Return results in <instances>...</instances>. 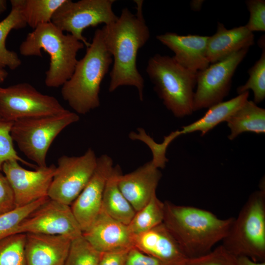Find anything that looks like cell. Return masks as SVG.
<instances>
[{
    "instance_id": "cell-16",
    "label": "cell",
    "mask_w": 265,
    "mask_h": 265,
    "mask_svg": "<svg viewBox=\"0 0 265 265\" xmlns=\"http://www.w3.org/2000/svg\"><path fill=\"white\" fill-rule=\"evenodd\" d=\"M156 38L174 53L173 57L186 68L198 72L210 65L207 55L209 36L166 32Z\"/></svg>"
},
{
    "instance_id": "cell-42",
    "label": "cell",
    "mask_w": 265,
    "mask_h": 265,
    "mask_svg": "<svg viewBox=\"0 0 265 265\" xmlns=\"http://www.w3.org/2000/svg\"><path fill=\"white\" fill-rule=\"evenodd\" d=\"M181 263H180V264H178L174 265H180Z\"/></svg>"
},
{
    "instance_id": "cell-15",
    "label": "cell",
    "mask_w": 265,
    "mask_h": 265,
    "mask_svg": "<svg viewBox=\"0 0 265 265\" xmlns=\"http://www.w3.org/2000/svg\"><path fill=\"white\" fill-rule=\"evenodd\" d=\"M82 235L101 253L129 250L134 247L133 235L128 225L111 218L103 210Z\"/></svg>"
},
{
    "instance_id": "cell-17",
    "label": "cell",
    "mask_w": 265,
    "mask_h": 265,
    "mask_svg": "<svg viewBox=\"0 0 265 265\" xmlns=\"http://www.w3.org/2000/svg\"><path fill=\"white\" fill-rule=\"evenodd\" d=\"M161 177L159 168L151 160L136 170L118 178V186L135 212L143 207L156 193Z\"/></svg>"
},
{
    "instance_id": "cell-24",
    "label": "cell",
    "mask_w": 265,
    "mask_h": 265,
    "mask_svg": "<svg viewBox=\"0 0 265 265\" xmlns=\"http://www.w3.org/2000/svg\"><path fill=\"white\" fill-rule=\"evenodd\" d=\"M11 9L9 14L0 22V69L8 67L11 70L18 68L21 60L15 52L6 47V39L13 29L26 26V24L21 14L19 0H11Z\"/></svg>"
},
{
    "instance_id": "cell-38",
    "label": "cell",
    "mask_w": 265,
    "mask_h": 265,
    "mask_svg": "<svg viewBox=\"0 0 265 265\" xmlns=\"http://www.w3.org/2000/svg\"><path fill=\"white\" fill-rule=\"evenodd\" d=\"M237 265H265V262H256L244 256L236 257Z\"/></svg>"
},
{
    "instance_id": "cell-25",
    "label": "cell",
    "mask_w": 265,
    "mask_h": 265,
    "mask_svg": "<svg viewBox=\"0 0 265 265\" xmlns=\"http://www.w3.org/2000/svg\"><path fill=\"white\" fill-rule=\"evenodd\" d=\"M21 14L26 25L33 29L51 22L52 17L66 0H19Z\"/></svg>"
},
{
    "instance_id": "cell-23",
    "label": "cell",
    "mask_w": 265,
    "mask_h": 265,
    "mask_svg": "<svg viewBox=\"0 0 265 265\" xmlns=\"http://www.w3.org/2000/svg\"><path fill=\"white\" fill-rule=\"evenodd\" d=\"M226 122L230 130V140L245 132L264 133L265 109L247 100Z\"/></svg>"
},
{
    "instance_id": "cell-7",
    "label": "cell",
    "mask_w": 265,
    "mask_h": 265,
    "mask_svg": "<svg viewBox=\"0 0 265 265\" xmlns=\"http://www.w3.org/2000/svg\"><path fill=\"white\" fill-rule=\"evenodd\" d=\"M79 119L78 114L68 110L56 114L22 119L13 122L11 134L21 152L38 167H44L47 166V154L54 139Z\"/></svg>"
},
{
    "instance_id": "cell-2",
    "label": "cell",
    "mask_w": 265,
    "mask_h": 265,
    "mask_svg": "<svg viewBox=\"0 0 265 265\" xmlns=\"http://www.w3.org/2000/svg\"><path fill=\"white\" fill-rule=\"evenodd\" d=\"M163 223L187 258L205 255L228 234L234 217L218 218L195 207L164 202Z\"/></svg>"
},
{
    "instance_id": "cell-32",
    "label": "cell",
    "mask_w": 265,
    "mask_h": 265,
    "mask_svg": "<svg viewBox=\"0 0 265 265\" xmlns=\"http://www.w3.org/2000/svg\"><path fill=\"white\" fill-rule=\"evenodd\" d=\"M180 265H237V264L236 257L220 245L205 255L187 258Z\"/></svg>"
},
{
    "instance_id": "cell-10",
    "label": "cell",
    "mask_w": 265,
    "mask_h": 265,
    "mask_svg": "<svg viewBox=\"0 0 265 265\" xmlns=\"http://www.w3.org/2000/svg\"><path fill=\"white\" fill-rule=\"evenodd\" d=\"M97 158L91 148L80 156L63 155L58 158L48 197L71 206L93 175Z\"/></svg>"
},
{
    "instance_id": "cell-9",
    "label": "cell",
    "mask_w": 265,
    "mask_h": 265,
    "mask_svg": "<svg viewBox=\"0 0 265 265\" xmlns=\"http://www.w3.org/2000/svg\"><path fill=\"white\" fill-rule=\"evenodd\" d=\"M114 0H66L53 14L51 22L82 42L86 47L90 43L82 35L88 27L101 24L109 25L118 19L112 9Z\"/></svg>"
},
{
    "instance_id": "cell-39",
    "label": "cell",
    "mask_w": 265,
    "mask_h": 265,
    "mask_svg": "<svg viewBox=\"0 0 265 265\" xmlns=\"http://www.w3.org/2000/svg\"><path fill=\"white\" fill-rule=\"evenodd\" d=\"M203 1L201 0H193L191 3V7L192 9L194 10H198L200 9V7L201 6L202 3Z\"/></svg>"
},
{
    "instance_id": "cell-19",
    "label": "cell",
    "mask_w": 265,
    "mask_h": 265,
    "mask_svg": "<svg viewBox=\"0 0 265 265\" xmlns=\"http://www.w3.org/2000/svg\"><path fill=\"white\" fill-rule=\"evenodd\" d=\"M133 246L168 265L182 262L187 257L162 222L150 230L133 235Z\"/></svg>"
},
{
    "instance_id": "cell-28",
    "label": "cell",
    "mask_w": 265,
    "mask_h": 265,
    "mask_svg": "<svg viewBox=\"0 0 265 265\" xmlns=\"http://www.w3.org/2000/svg\"><path fill=\"white\" fill-rule=\"evenodd\" d=\"M101 254L82 235L71 240L64 265H98Z\"/></svg>"
},
{
    "instance_id": "cell-26",
    "label": "cell",
    "mask_w": 265,
    "mask_h": 265,
    "mask_svg": "<svg viewBox=\"0 0 265 265\" xmlns=\"http://www.w3.org/2000/svg\"><path fill=\"white\" fill-rule=\"evenodd\" d=\"M164 205L154 193L149 201L135 213L128 225L133 235L145 232L162 223Z\"/></svg>"
},
{
    "instance_id": "cell-30",
    "label": "cell",
    "mask_w": 265,
    "mask_h": 265,
    "mask_svg": "<svg viewBox=\"0 0 265 265\" xmlns=\"http://www.w3.org/2000/svg\"><path fill=\"white\" fill-rule=\"evenodd\" d=\"M48 198L45 197L0 215V240L14 234L20 223Z\"/></svg>"
},
{
    "instance_id": "cell-22",
    "label": "cell",
    "mask_w": 265,
    "mask_h": 265,
    "mask_svg": "<svg viewBox=\"0 0 265 265\" xmlns=\"http://www.w3.org/2000/svg\"><path fill=\"white\" fill-rule=\"evenodd\" d=\"M121 173L119 165L114 166L104 189L102 210L111 218L128 225L136 212L118 186V178Z\"/></svg>"
},
{
    "instance_id": "cell-6",
    "label": "cell",
    "mask_w": 265,
    "mask_h": 265,
    "mask_svg": "<svg viewBox=\"0 0 265 265\" xmlns=\"http://www.w3.org/2000/svg\"><path fill=\"white\" fill-rule=\"evenodd\" d=\"M222 245L236 257L265 262V190L253 192L234 218Z\"/></svg>"
},
{
    "instance_id": "cell-37",
    "label": "cell",
    "mask_w": 265,
    "mask_h": 265,
    "mask_svg": "<svg viewBox=\"0 0 265 265\" xmlns=\"http://www.w3.org/2000/svg\"><path fill=\"white\" fill-rule=\"evenodd\" d=\"M129 250L101 253L98 265H126Z\"/></svg>"
},
{
    "instance_id": "cell-41",
    "label": "cell",
    "mask_w": 265,
    "mask_h": 265,
    "mask_svg": "<svg viewBox=\"0 0 265 265\" xmlns=\"http://www.w3.org/2000/svg\"><path fill=\"white\" fill-rule=\"evenodd\" d=\"M7 3V1L5 0H0V15L6 10Z\"/></svg>"
},
{
    "instance_id": "cell-33",
    "label": "cell",
    "mask_w": 265,
    "mask_h": 265,
    "mask_svg": "<svg viewBox=\"0 0 265 265\" xmlns=\"http://www.w3.org/2000/svg\"><path fill=\"white\" fill-rule=\"evenodd\" d=\"M137 131V133L131 132L129 135V138L133 140H140L145 143L152 151L153 158L151 161L158 168H164L166 162L168 161V159L165 157L166 149L161 143H156L142 128H138Z\"/></svg>"
},
{
    "instance_id": "cell-3",
    "label": "cell",
    "mask_w": 265,
    "mask_h": 265,
    "mask_svg": "<svg viewBox=\"0 0 265 265\" xmlns=\"http://www.w3.org/2000/svg\"><path fill=\"white\" fill-rule=\"evenodd\" d=\"M112 62L102 29H97L84 55L62 86V97L75 113L85 114L99 107L101 84Z\"/></svg>"
},
{
    "instance_id": "cell-14",
    "label": "cell",
    "mask_w": 265,
    "mask_h": 265,
    "mask_svg": "<svg viewBox=\"0 0 265 265\" xmlns=\"http://www.w3.org/2000/svg\"><path fill=\"white\" fill-rule=\"evenodd\" d=\"M113 167L109 156L98 157L93 175L70 206L82 233L90 227L101 212L104 189Z\"/></svg>"
},
{
    "instance_id": "cell-1",
    "label": "cell",
    "mask_w": 265,
    "mask_h": 265,
    "mask_svg": "<svg viewBox=\"0 0 265 265\" xmlns=\"http://www.w3.org/2000/svg\"><path fill=\"white\" fill-rule=\"evenodd\" d=\"M135 1V14L125 8L115 22L101 29L106 46L113 59L108 91L113 92L122 86H134L140 100L143 101L144 81L136 61L139 50L150 38V31L142 14L143 2Z\"/></svg>"
},
{
    "instance_id": "cell-8",
    "label": "cell",
    "mask_w": 265,
    "mask_h": 265,
    "mask_svg": "<svg viewBox=\"0 0 265 265\" xmlns=\"http://www.w3.org/2000/svg\"><path fill=\"white\" fill-rule=\"evenodd\" d=\"M66 110L55 97L41 93L29 83L0 87V120L14 122Z\"/></svg>"
},
{
    "instance_id": "cell-34",
    "label": "cell",
    "mask_w": 265,
    "mask_h": 265,
    "mask_svg": "<svg viewBox=\"0 0 265 265\" xmlns=\"http://www.w3.org/2000/svg\"><path fill=\"white\" fill-rule=\"evenodd\" d=\"M250 12L248 23L245 26L251 32L265 31V1L248 0L245 2Z\"/></svg>"
},
{
    "instance_id": "cell-11",
    "label": "cell",
    "mask_w": 265,
    "mask_h": 265,
    "mask_svg": "<svg viewBox=\"0 0 265 265\" xmlns=\"http://www.w3.org/2000/svg\"><path fill=\"white\" fill-rule=\"evenodd\" d=\"M27 233L62 235L71 240L82 235L71 206L49 197L20 223L14 234Z\"/></svg>"
},
{
    "instance_id": "cell-27",
    "label": "cell",
    "mask_w": 265,
    "mask_h": 265,
    "mask_svg": "<svg viewBox=\"0 0 265 265\" xmlns=\"http://www.w3.org/2000/svg\"><path fill=\"white\" fill-rule=\"evenodd\" d=\"M26 234H16L0 240V265H27Z\"/></svg>"
},
{
    "instance_id": "cell-20",
    "label": "cell",
    "mask_w": 265,
    "mask_h": 265,
    "mask_svg": "<svg viewBox=\"0 0 265 265\" xmlns=\"http://www.w3.org/2000/svg\"><path fill=\"white\" fill-rule=\"evenodd\" d=\"M254 36L245 26L227 29L218 23L215 34L209 36L207 55L210 63L220 61L234 53L251 46Z\"/></svg>"
},
{
    "instance_id": "cell-40",
    "label": "cell",
    "mask_w": 265,
    "mask_h": 265,
    "mask_svg": "<svg viewBox=\"0 0 265 265\" xmlns=\"http://www.w3.org/2000/svg\"><path fill=\"white\" fill-rule=\"evenodd\" d=\"M8 76V72L4 69H0V84L4 81Z\"/></svg>"
},
{
    "instance_id": "cell-31",
    "label": "cell",
    "mask_w": 265,
    "mask_h": 265,
    "mask_svg": "<svg viewBox=\"0 0 265 265\" xmlns=\"http://www.w3.org/2000/svg\"><path fill=\"white\" fill-rule=\"evenodd\" d=\"M13 124V122L0 120V170L3 164L10 160H16L36 169L37 166L21 158L15 149L11 134Z\"/></svg>"
},
{
    "instance_id": "cell-29",
    "label": "cell",
    "mask_w": 265,
    "mask_h": 265,
    "mask_svg": "<svg viewBox=\"0 0 265 265\" xmlns=\"http://www.w3.org/2000/svg\"><path fill=\"white\" fill-rule=\"evenodd\" d=\"M262 49L260 59L248 71V80L244 85L237 88L238 94L252 90L255 104L262 102L265 98V48Z\"/></svg>"
},
{
    "instance_id": "cell-18",
    "label": "cell",
    "mask_w": 265,
    "mask_h": 265,
    "mask_svg": "<svg viewBox=\"0 0 265 265\" xmlns=\"http://www.w3.org/2000/svg\"><path fill=\"white\" fill-rule=\"evenodd\" d=\"M71 240L62 235L26 234L27 265H64Z\"/></svg>"
},
{
    "instance_id": "cell-13",
    "label": "cell",
    "mask_w": 265,
    "mask_h": 265,
    "mask_svg": "<svg viewBox=\"0 0 265 265\" xmlns=\"http://www.w3.org/2000/svg\"><path fill=\"white\" fill-rule=\"evenodd\" d=\"M18 161L5 162L1 167L14 193L16 208L28 205L41 198L48 197V191L56 166L38 167L27 170Z\"/></svg>"
},
{
    "instance_id": "cell-35",
    "label": "cell",
    "mask_w": 265,
    "mask_h": 265,
    "mask_svg": "<svg viewBox=\"0 0 265 265\" xmlns=\"http://www.w3.org/2000/svg\"><path fill=\"white\" fill-rule=\"evenodd\" d=\"M16 208L12 189L6 177L0 170V215Z\"/></svg>"
},
{
    "instance_id": "cell-12",
    "label": "cell",
    "mask_w": 265,
    "mask_h": 265,
    "mask_svg": "<svg viewBox=\"0 0 265 265\" xmlns=\"http://www.w3.org/2000/svg\"><path fill=\"white\" fill-rule=\"evenodd\" d=\"M249 49H243L197 72L194 111L222 102L229 92L235 72Z\"/></svg>"
},
{
    "instance_id": "cell-36",
    "label": "cell",
    "mask_w": 265,
    "mask_h": 265,
    "mask_svg": "<svg viewBox=\"0 0 265 265\" xmlns=\"http://www.w3.org/2000/svg\"><path fill=\"white\" fill-rule=\"evenodd\" d=\"M126 265H168L133 247L128 252Z\"/></svg>"
},
{
    "instance_id": "cell-4",
    "label": "cell",
    "mask_w": 265,
    "mask_h": 265,
    "mask_svg": "<svg viewBox=\"0 0 265 265\" xmlns=\"http://www.w3.org/2000/svg\"><path fill=\"white\" fill-rule=\"evenodd\" d=\"M84 44L69 33L65 34L52 22L41 25L29 32L19 51L26 56H50L45 83L49 87L62 86L71 77L78 62L77 55Z\"/></svg>"
},
{
    "instance_id": "cell-5",
    "label": "cell",
    "mask_w": 265,
    "mask_h": 265,
    "mask_svg": "<svg viewBox=\"0 0 265 265\" xmlns=\"http://www.w3.org/2000/svg\"><path fill=\"white\" fill-rule=\"evenodd\" d=\"M146 73L164 105L178 118L193 111L197 72L189 70L172 57L156 54L149 59Z\"/></svg>"
},
{
    "instance_id": "cell-21",
    "label": "cell",
    "mask_w": 265,
    "mask_h": 265,
    "mask_svg": "<svg viewBox=\"0 0 265 265\" xmlns=\"http://www.w3.org/2000/svg\"><path fill=\"white\" fill-rule=\"evenodd\" d=\"M249 94V91H246L228 101L210 106L202 117L183 127L181 130L173 132V135L176 138L195 132H200L201 136L205 135L220 123L227 121L248 100Z\"/></svg>"
}]
</instances>
